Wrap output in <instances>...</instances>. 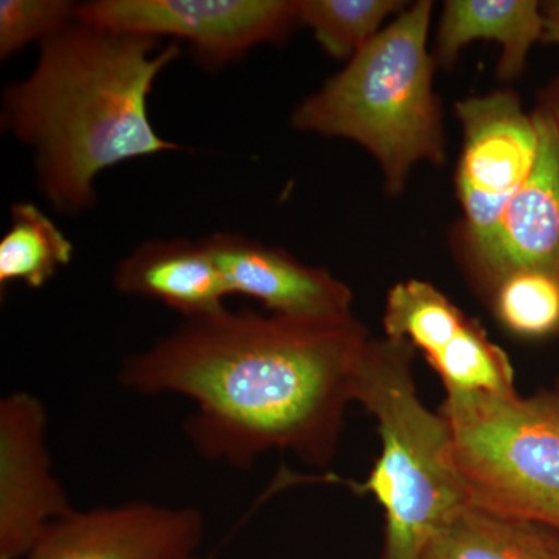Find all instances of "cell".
<instances>
[{
	"label": "cell",
	"instance_id": "cell-11",
	"mask_svg": "<svg viewBox=\"0 0 559 559\" xmlns=\"http://www.w3.org/2000/svg\"><path fill=\"white\" fill-rule=\"evenodd\" d=\"M229 296L261 301L288 318H344L353 314V290L323 267L308 266L280 248L237 234L205 238Z\"/></svg>",
	"mask_w": 559,
	"mask_h": 559
},
{
	"label": "cell",
	"instance_id": "cell-13",
	"mask_svg": "<svg viewBox=\"0 0 559 559\" xmlns=\"http://www.w3.org/2000/svg\"><path fill=\"white\" fill-rule=\"evenodd\" d=\"M544 38L543 3L536 0H448L437 27L433 60L451 68L460 51L476 39L500 46L498 76L511 81L521 75L535 43Z\"/></svg>",
	"mask_w": 559,
	"mask_h": 559
},
{
	"label": "cell",
	"instance_id": "cell-1",
	"mask_svg": "<svg viewBox=\"0 0 559 559\" xmlns=\"http://www.w3.org/2000/svg\"><path fill=\"white\" fill-rule=\"evenodd\" d=\"M370 337L353 314L288 318L226 308L187 319L154 347L128 356L119 381L140 395L194 401L183 432L201 457L249 469L278 450L323 468L336 455Z\"/></svg>",
	"mask_w": 559,
	"mask_h": 559
},
{
	"label": "cell",
	"instance_id": "cell-14",
	"mask_svg": "<svg viewBox=\"0 0 559 559\" xmlns=\"http://www.w3.org/2000/svg\"><path fill=\"white\" fill-rule=\"evenodd\" d=\"M473 320L432 283L404 280L385 297L382 326L385 337L406 342L432 364L457 344Z\"/></svg>",
	"mask_w": 559,
	"mask_h": 559
},
{
	"label": "cell",
	"instance_id": "cell-21",
	"mask_svg": "<svg viewBox=\"0 0 559 559\" xmlns=\"http://www.w3.org/2000/svg\"><path fill=\"white\" fill-rule=\"evenodd\" d=\"M539 108L550 117L559 134V79L555 80L543 95V105Z\"/></svg>",
	"mask_w": 559,
	"mask_h": 559
},
{
	"label": "cell",
	"instance_id": "cell-16",
	"mask_svg": "<svg viewBox=\"0 0 559 559\" xmlns=\"http://www.w3.org/2000/svg\"><path fill=\"white\" fill-rule=\"evenodd\" d=\"M73 257L72 242L32 202L11 207L10 227L0 240V288L22 282L28 288H43Z\"/></svg>",
	"mask_w": 559,
	"mask_h": 559
},
{
	"label": "cell",
	"instance_id": "cell-22",
	"mask_svg": "<svg viewBox=\"0 0 559 559\" xmlns=\"http://www.w3.org/2000/svg\"><path fill=\"white\" fill-rule=\"evenodd\" d=\"M546 530V528H544ZM547 540H549L550 549L554 551L555 558L559 559V533L546 530Z\"/></svg>",
	"mask_w": 559,
	"mask_h": 559
},
{
	"label": "cell",
	"instance_id": "cell-6",
	"mask_svg": "<svg viewBox=\"0 0 559 559\" xmlns=\"http://www.w3.org/2000/svg\"><path fill=\"white\" fill-rule=\"evenodd\" d=\"M454 114L463 132L455 191L469 264L487 250L503 210L535 167L539 130L535 114L528 116L509 90L460 100Z\"/></svg>",
	"mask_w": 559,
	"mask_h": 559
},
{
	"label": "cell",
	"instance_id": "cell-17",
	"mask_svg": "<svg viewBox=\"0 0 559 559\" xmlns=\"http://www.w3.org/2000/svg\"><path fill=\"white\" fill-rule=\"evenodd\" d=\"M299 22L312 31L329 57L349 61L382 31L390 16L407 9L403 0H297Z\"/></svg>",
	"mask_w": 559,
	"mask_h": 559
},
{
	"label": "cell",
	"instance_id": "cell-15",
	"mask_svg": "<svg viewBox=\"0 0 559 559\" xmlns=\"http://www.w3.org/2000/svg\"><path fill=\"white\" fill-rule=\"evenodd\" d=\"M423 559L557 558L546 530L471 506L433 536Z\"/></svg>",
	"mask_w": 559,
	"mask_h": 559
},
{
	"label": "cell",
	"instance_id": "cell-3",
	"mask_svg": "<svg viewBox=\"0 0 559 559\" xmlns=\"http://www.w3.org/2000/svg\"><path fill=\"white\" fill-rule=\"evenodd\" d=\"M433 3L418 0L294 109V130L352 140L377 160L400 197L415 165L447 164L436 60L428 49Z\"/></svg>",
	"mask_w": 559,
	"mask_h": 559
},
{
	"label": "cell",
	"instance_id": "cell-20",
	"mask_svg": "<svg viewBox=\"0 0 559 559\" xmlns=\"http://www.w3.org/2000/svg\"><path fill=\"white\" fill-rule=\"evenodd\" d=\"M544 38L546 43L559 44V0L543 3Z\"/></svg>",
	"mask_w": 559,
	"mask_h": 559
},
{
	"label": "cell",
	"instance_id": "cell-12",
	"mask_svg": "<svg viewBox=\"0 0 559 559\" xmlns=\"http://www.w3.org/2000/svg\"><path fill=\"white\" fill-rule=\"evenodd\" d=\"M112 280L119 293L159 300L186 320L226 310L229 297L204 240L143 242L120 261Z\"/></svg>",
	"mask_w": 559,
	"mask_h": 559
},
{
	"label": "cell",
	"instance_id": "cell-10",
	"mask_svg": "<svg viewBox=\"0 0 559 559\" xmlns=\"http://www.w3.org/2000/svg\"><path fill=\"white\" fill-rule=\"evenodd\" d=\"M533 114L539 130L538 159L503 210L487 250L468 264L485 296L518 271L559 278V134L543 109Z\"/></svg>",
	"mask_w": 559,
	"mask_h": 559
},
{
	"label": "cell",
	"instance_id": "cell-2",
	"mask_svg": "<svg viewBox=\"0 0 559 559\" xmlns=\"http://www.w3.org/2000/svg\"><path fill=\"white\" fill-rule=\"evenodd\" d=\"M76 21L40 44L27 79L3 94L2 127L35 154L39 189L55 209L95 204V180L123 162L178 151L151 124L148 97L178 43Z\"/></svg>",
	"mask_w": 559,
	"mask_h": 559
},
{
	"label": "cell",
	"instance_id": "cell-4",
	"mask_svg": "<svg viewBox=\"0 0 559 559\" xmlns=\"http://www.w3.org/2000/svg\"><path fill=\"white\" fill-rule=\"evenodd\" d=\"M415 353L406 342L370 337L356 371L355 401L377 421L381 452L367 479L349 485L384 510L381 559H423L433 536L471 507L450 426L415 384Z\"/></svg>",
	"mask_w": 559,
	"mask_h": 559
},
{
	"label": "cell",
	"instance_id": "cell-7",
	"mask_svg": "<svg viewBox=\"0 0 559 559\" xmlns=\"http://www.w3.org/2000/svg\"><path fill=\"white\" fill-rule=\"evenodd\" d=\"M76 21L124 35L170 36L190 44L205 69H219L300 25L297 0H95Z\"/></svg>",
	"mask_w": 559,
	"mask_h": 559
},
{
	"label": "cell",
	"instance_id": "cell-8",
	"mask_svg": "<svg viewBox=\"0 0 559 559\" xmlns=\"http://www.w3.org/2000/svg\"><path fill=\"white\" fill-rule=\"evenodd\" d=\"M73 511L51 469L46 406L10 393L0 401V559H24Z\"/></svg>",
	"mask_w": 559,
	"mask_h": 559
},
{
	"label": "cell",
	"instance_id": "cell-19",
	"mask_svg": "<svg viewBox=\"0 0 559 559\" xmlns=\"http://www.w3.org/2000/svg\"><path fill=\"white\" fill-rule=\"evenodd\" d=\"M79 5L68 0H2L0 2V58L32 43H47L76 22Z\"/></svg>",
	"mask_w": 559,
	"mask_h": 559
},
{
	"label": "cell",
	"instance_id": "cell-9",
	"mask_svg": "<svg viewBox=\"0 0 559 559\" xmlns=\"http://www.w3.org/2000/svg\"><path fill=\"white\" fill-rule=\"evenodd\" d=\"M204 538L197 509L128 502L73 511L24 559H201Z\"/></svg>",
	"mask_w": 559,
	"mask_h": 559
},
{
	"label": "cell",
	"instance_id": "cell-5",
	"mask_svg": "<svg viewBox=\"0 0 559 559\" xmlns=\"http://www.w3.org/2000/svg\"><path fill=\"white\" fill-rule=\"evenodd\" d=\"M439 412L471 506L559 533V381L528 396L450 393Z\"/></svg>",
	"mask_w": 559,
	"mask_h": 559
},
{
	"label": "cell",
	"instance_id": "cell-18",
	"mask_svg": "<svg viewBox=\"0 0 559 559\" xmlns=\"http://www.w3.org/2000/svg\"><path fill=\"white\" fill-rule=\"evenodd\" d=\"M503 329L524 340H543L559 331V278L540 271H518L488 294Z\"/></svg>",
	"mask_w": 559,
	"mask_h": 559
}]
</instances>
